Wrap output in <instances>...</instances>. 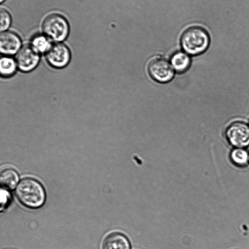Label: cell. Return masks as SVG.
Wrapping results in <instances>:
<instances>
[{
  "label": "cell",
  "mask_w": 249,
  "mask_h": 249,
  "mask_svg": "<svg viewBox=\"0 0 249 249\" xmlns=\"http://www.w3.org/2000/svg\"><path fill=\"white\" fill-rule=\"evenodd\" d=\"M15 194L20 203L30 209L41 207L46 200L43 186L38 181L32 178L22 179L16 188Z\"/></svg>",
  "instance_id": "obj_1"
},
{
  "label": "cell",
  "mask_w": 249,
  "mask_h": 249,
  "mask_svg": "<svg viewBox=\"0 0 249 249\" xmlns=\"http://www.w3.org/2000/svg\"><path fill=\"white\" fill-rule=\"evenodd\" d=\"M180 43L182 49L187 53L197 55L207 49L210 44V37L204 28L193 26L183 32Z\"/></svg>",
  "instance_id": "obj_2"
},
{
  "label": "cell",
  "mask_w": 249,
  "mask_h": 249,
  "mask_svg": "<svg viewBox=\"0 0 249 249\" xmlns=\"http://www.w3.org/2000/svg\"><path fill=\"white\" fill-rule=\"evenodd\" d=\"M42 31L50 40L60 42L65 40L69 34L70 26L67 20L58 14L47 16L42 25Z\"/></svg>",
  "instance_id": "obj_3"
},
{
  "label": "cell",
  "mask_w": 249,
  "mask_h": 249,
  "mask_svg": "<svg viewBox=\"0 0 249 249\" xmlns=\"http://www.w3.org/2000/svg\"><path fill=\"white\" fill-rule=\"evenodd\" d=\"M226 136L232 146L245 148L249 145V125L241 121L234 122L226 129Z\"/></svg>",
  "instance_id": "obj_4"
},
{
  "label": "cell",
  "mask_w": 249,
  "mask_h": 249,
  "mask_svg": "<svg viewBox=\"0 0 249 249\" xmlns=\"http://www.w3.org/2000/svg\"><path fill=\"white\" fill-rule=\"evenodd\" d=\"M39 60V53L31 45H25L21 47L16 56L18 68L25 72L34 70L38 65Z\"/></svg>",
  "instance_id": "obj_5"
},
{
  "label": "cell",
  "mask_w": 249,
  "mask_h": 249,
  "mask_svg": "<svg viewBox=\"0 0 249 249\" xmlns=\"http://www.w3.org/2000/svg\"><path fill=\"white\" fill-rule=\"evenodd\" d=\"M48 63L53 67L62 69L67 66L71 58V53L69 48L62 43L52 45L46 53Z\"/></svg>",
  "instance_id": "obj_6"
},
{
  "label": "cell",
  "mask_w": 249,
  "mask_h": 249,
  "mask_svg": "<svg viewBox=\"0 0 249 249\" xmlns=\"http://www.w3.org/2000/svg\"><path fill=\"white\" fill-rule=\"evenodd\" d=\"M148 71L151 76L160 83L169 81L174 75L172 66L166 60L156 58L149 63Z\"/></svg>",
  "instance_id": "obj_7"
},
{
  "label": "cell",
  "mask_w": 249,
  "mask_h": 249,
  "mask_svg": "<svg viewBox=\"0 0 249 249\" xmlns=\"http://www.w3.org/2000/svg\"><path fill=\"white\" fill-rule=\"evenodd\" d=\"M21 42L16 33L10 31L2 32L0 36V53L5 55L17 53L21 48Z\"/></svg>",
  "instance_id": "obj_8"
},
{
  "label": "cell",
  "mask_w": 249,
  "mask_h": 249,
  "mask_svg": "<svg viewBox=\"0 0 249 249\" xmlns=\"http://www.w3.org/2000/svg\"><path fill=\"white\" fill-rule=\"evenodd\" d=\"M102 249H131V247L128 238L124 234L114 232L105 238Z\"/></svg>",
  "instance_id": "obj_9"
},
{
  "label": "cell",
  "mask_w": 249,
  "mask_h": 249,
  "mask_svg": "<svg viewBox=\"0 0 249 249\" xmlns=\"http://www.w3.org/2000/svg\"><path fill=\"white\" fill-rule=\"evenodd\" d=\"M19 180L17 172L12 168L2 170L0 175L1 186L6 190H12L17 185Z\"/></svg>",
  "instance_id": "obj_10"
},
{
  "label": "cell",
  "mask_w": 249,
  "mask_h": 249,
  "mask_svg": "<svg viewBox=\"0 0 249 249\" xmlns=\"http://www.w3.org/2000/svg\"><path fill=\"white\" fill-rule=\"evenodd\" d=\"M171 66L178 72H183L186 71L190 65L189 56L181 52L175 53L171 57Z\"/></svg>",
  "instance_id": "obj_11"
},
{
  "label": "cell",
  "mask_w": 249,
  "mask_h": 249,
  "mask_svg": "<svg viewBox=\"0 0 249 249\" xmlns=\"http://www.w3.org/2000/svg\"><path fill=\"white\" fill-rule=\"evenodd\" d=\"M51 40L44 35H37L33 37L31 45L38 53H47L52 46Z\"/></svg>",
  "instance_id": "obj_12"
},
{
  "label": "cell",
  "mask_w": 249,
  "mask_h": 249,
  "mask_svg": "<svg viewBox=\"0 0 249 249\" xmlns=\"http://www.w3.org/2000/svg\"><path fill=\"white\" fill-rule=\"evenodd\" d=\"M16 60L9 57L5 56L0 58V72L1 76L9 77L15 74L17 68Z\"/></svg>",
  "instance_id": "obj_13"
},
{
  "label": "cell",
  "mask_w": 249,
  "mask_h": 249,
  "mask_svg": "<svg viewBox=\"0 0 249 249\" xmlns=\"http://www.w3.org/2000/svg\"><path fill=\"white\" fill-rule=\"evenodd\" d=\"M230 159L235 165L243 167L246 166L249 161V154L243 148H235L230 153Z\"/></svg>",
  "instance_id": "obj_14"
},
{
  "label": "cell",
  "mask_w": 249,
  "mask_h": 249,
  "mask_svg": "<svg viewBox=\"0 0 249 249\" xmlns=\"http://www.w3.org/2000/svg\"><path fill=\"white\" fill-rule=\"evenodd\" d=\"M11 23V18L9 12L4 9H0V26L1 32L6 31L10 27Z\"/></svg>",
  "instance_id": "obj_15"
},
{
  "label": "cell",
  "mask_w": 249,
  "mask_h": 249,
  "mask_svg": "<svg viewBox=\"0 0 249 249\" xmlns=\"http://www.w3.org/2000/svg\"><path fill=\"white\" fill-rule=\"evenodd\" d=\"M10 199V195L7 190L1 188L0 191L1 210L5 207Z\"/></svg>",
  "instance_id": "obj_16"
},
{
  "label": "cell",
  "mask_w": 249,
  "mask_h": 249,
  "mask_svg": "<svg viewBox=\"0 0 249 249\" xmlns=\"http://www.w3.org/2000/svg\"><path fill=\"white\" fill-rule=\"evenodd\" d=\"M5 0H0V1L1 3H2V2H3Z\"/></svg>",
  "instance_id": "obj_17"
}]
</instances>
